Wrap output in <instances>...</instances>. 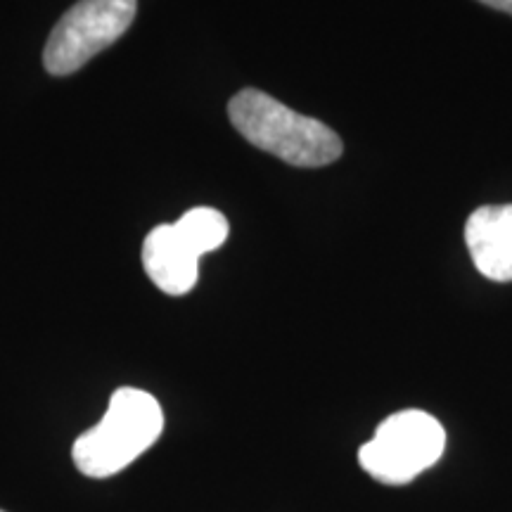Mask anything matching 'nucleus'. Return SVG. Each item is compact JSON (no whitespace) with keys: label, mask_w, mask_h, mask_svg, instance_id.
Returning <instances> with one entry per match:
<instances>
[{"label":"nucleus","mask_w":512,"mask_h":512,"mask_svg":"<svg viewBox=\"0 0 512 512\" xmlns=\"http://www.w3.org/2000/svg\"><path fill=\"white\" fill-rule=\"evenodd\" d=\"M0 512H5V510H0Z\"/></svg>","instance_id":"9"},{"label":"nucleus","mask_w":512,"mask_h":512,"mask_svg":"<svg viewBox=\"0 0 512 512\" xmlns=\"http://www.w3.org/2000/svg\"><path fill=\"white\" fill-rule=\"evenodd\" d=\"M138 0H79L50 31L43 64L50 74L67 76L112 46L136 19Z\"/></svg>","instance_id":"4"},{"label":"nucleus","mask_w":512,"mask_h":512,"mask_svg":"<svg viewBox=\"0 0 512 512\" xmlns=\"http://www.w3.org/2000/svg\"><path fill=\"white\" fill-rule=\"evenodd\" d=\"M446 448V432L434 415L399 411L375 430V437L358 448V463L377 482L403 486L420 472L439 463Z\"/></svg>","instance_id":"3"},{"label":"nucleus","mask_w":512,"mask_h":512,"mask_svg":"<svg viewBox=\"0 0 512 512\" xmlns=\"http://www.w3.org/2000/svg\"><path fill=\"white\" fill-rule=\"evenodd\" d=\"M465 245L484 278L512 283V204H489L472 211Z\"/></svg>","instance_id":"6"},{"label":"nucleus","mask_w":512,"mask_h":512,"mask_svg":"<svg viewBox=\"0 0 512 512\" xmlns=\"http://www.w3.org/2000/svg\"><path fill=\"white\" fill-rule=\"evenodd\" d=\"M228 117L254 147L290 166L318 169L342 157V138L323 121L290 110L259 88H242L230 100Z\"/></svg>","instance_id":"1"},{"label":"nucleus","mask_w":512,"mask_h":512,"mask_svg":"<svg viewBox=\"0 0 512 512\" xmlns=\"http://www.w3.org/2000/svg\"><path fill=\"white\" fill-rule=\"evenodd\" d=\"M200 252L181 233V228L157 226L150 230L143 245V266L147 278L155 283L164 294L181 297L197 285L200 275Z\"/></svg>","instance_id":"5"},{"label":"nucleus","mask_w":512,"mask_h":512,"mask_svg":"<svg viewBox=\"0 0 512 512\" xmlns=\"http://www.w3.org/2000/svg\"><path fill=\"white\" fill-rule=\"evenodd\" d=\"M162 430L164 411L155 396L121 387L112 394L105 418L74 441L72 458L81 475L107 479L143 456Z\"/></svg>","instance_id":"2"},{"label":"nucleus","mask_w":512,"mask_h":512,"mask_svg":"<svg viewBox=\"0 0 512 512\" xmlns=\"http://www.w3.org/2000/svg\"><path fill=\"white\" fill-rule=\"evenodd\" d=\"M176 226L181 228V233L197 247L200 254H209L219 249L228 240L230 233L226 216L219 209L211 207H195L185 211L181 219L176 221Z\"/></svg>","instance_id":"7"},{"label":"nucleus","mask_w":512,"mask_h":512,"mask_svg":"<svg viewBox=\"0 0 512 512\" xmlns=\"http://www.w3.org/2000/svg\"><path fill=\"white\" fill-rule=\"evenodd\" d=\"M479 3L489 5V8L501 10L505 15H512V0H479Z\"/></svg>","instance_id":"8"}]
</instances>
